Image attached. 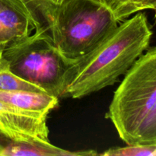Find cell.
Returning a JSON list of instances; mask_svg holds the SVG:
<instances>
[{"instance_id":"cell-15","label":"cell","mask_w":156,"mask_h":156,"mask_svg":"<svg viewBox=\"0 0 156 156\" xmlns=\"http://www.w3.org/2000/svg\"><path fill=\"white\" fill-rule=\"evenodd\" d=\"M100 1H102V2H103V0H100Z\"/></svg>"},{"instance_id":"cell-5","label":"cell","mask_w":156,"mask_h":156,"mask_svg":"<svg viewBox=\"0 0 156 156\" xmlns=\"http://www.w3.org/2000/svg\"><path fill=\"white\" fill-rule=\"evenodd\" d=\"M42 26L25 0H0V59L7 47Z\"/></svg>"},{"instance_id":"cell-6","label":"cell","mask_w":156,"mask_h":156,"mask_svg":"<svg viewBox=\"0 0 156 156\" xmlns=\"http://www.w3.org/2000/svg\"><path fill=\"white\" fill-rule=\"evenodd\" d=\"M47 117L17 109L0 101V135L27 143H49Z\"/></svg>"},{"instance_id":"cell-3","label":"cell","mask_w":156,"mask_h":156,"mask_svg":"<svg viewBox=\"0 0 156 156\" xmlns=\"http://www.w3.org/2000/svg\"><path fill=\"white\" fill-rule=\"evenodd\" d=\"M156 103V47L136 59L114 94L107 118L126 145L133 144L140 125Z\"/></svg>"},{"instance_id":"cell-10","label":"cell","mask_w":156,"mask_h":156,"mask_svg":"<svg viewBox=\"0 0 156 156\" xmlns=\"http://www.w3.org/2000/svg\"><path fill=\"white\" fill-rule=\"evenodd\" d=\"M65 0H25L36 16L48 28L54 21L56 12Z\"/></svg>"},{"instance_id":"cell-1","label":"cell","mask_w":156,"mask_h":156,"mask_svg":"<svg viewBox=\"0 0 156 156\" xmlns=\"http://www.w3.org/2000/svg\"><path fill=\"white\" fill-rule=\"evenodd\" d=\"M152 36L144 13L119 23L93 50L70 64L61 98H82L114 85L147 50Z\"/></svg>"},{"instance_id":"cell-13","label":"cell","mask_w":156,"mask_h":156,"mask_svg":"<svg viewBox=\"0 0 156 156\" xmlns=\"http://www.w3.org/2000/svg\"><path fill=\"white\" fill-rule=\"evenodd\" d=\"M103 2L111 9L119 22L128 18L127 10L133 0H103Z\"/></svg>"},{"instance_id":"cell-8","label":"cell","mask_w":156,"mask_h":156,"mask_svg":"<svg viewBox=\"0 0 156 156\" xmlns=\"http://www.w3.org/2000/svg\"><path fill=\"white\" fill-rule=\"evenodd\" d=\"M98 155L94 150L71 152L49 143H27L0 135V156H83Z\"/></svg>"},{"instance_id":"cell-9","label":"cell","mask_w":156,"mask_h":156,"mask_svg":"<svg viewBox=\"0 0 156 156\" xmlns=\"http://www.w3.org/2000/svg\"><path fill=\"white\" fill-rule=\"evenodd\" d=\"M0 91H32L45 92L42 88L24 80L10 71L2 59H0Z\"/></svg>"},{"instance_id":"cell-4","label":"cell","mask_w":156,"mask_h":156,"mask_svg":"<svg viewBox=\"0 0 156 156\" xmlns=\"http://www.w3.org/2000/svg\"><path fill=\"white\" fill-rule=\"evenodd\" d=\"M1 59L20 78L61 98L64 76L72 62L59 53L46 26L7 47Z\"/></svg>"},{"instance_id":"cell-14","label":"cell","mask_w":156,"mask_h":156,"mask_svg":"<svg viewBox=\"0 0 156 156\" xmlns=\"http://www.w3.org/2000/svg\"><path fill=\"white\" fill-rule=\"evenodd\" d=\"M147 9L155 11L156 16V0H133L127 10V17Z\"/></svg>"},{"instance_id":"cell-12","label":"cell","mask_w":156,"mask_h":156,"mask_svg":"<svg viewBox=\"0 0 156 156\" xmlns=\"http://www.w3.org/2000/svg\"><path fill=\"white\" fill-rule=\"evenodd\" d=\"M105 156H156V145H126L124 147H113L103 153Z\"/></svg>"},{"instance_id":"cell-2","label":"cell","mask_w":156,"mask_h":156,"mask_svg":"<svg viewBox=\"0 0 156 156\" xmlns=\"http://www.w3.org/2000/svg\"><path fill=\"white\" fill-rule=\"evenodd\" d=\"M100 0H65L49 32L59 53L73 62L89 53L119 24Z\"/></svg>"},{"instance_id":"cell-11","label":"cell","mask_w":156,"mask_h":156,"mask_svg":"<svg viewBox=\"0 0 156 156\" xmlns=\"http://www.w3.org/2000/svg\"><path fill=\"white\" fill-rule=\"evenodd\" d=\"M133 145H156V103L140 125Z\"/></svg>"},{"instance_id":"cell-7","label":"cell","mask_w":156,"mask_h":156,"mask_svg":"<svg viewBox=\"0 0 156 156\" xmlns=\"http://www.w3.org/2000/svg\"><path fill=\"white\" fill-rule=\"evenodd\" d=\"M0 101L17 109L47 117L57 107L59 98L46 92L32 91H0Z\"/></svg>"}]
</instances>
